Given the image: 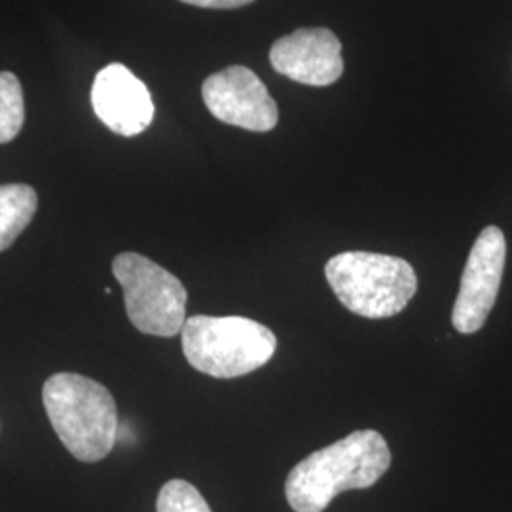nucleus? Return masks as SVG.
<instances>
[{
    "mask_svg": "<svg viewBox=\"0 0 512 512\" xmlns=\"http://www.w3.org/2000/svg\"><path fill=\"white\" fill-rule=\"evenodd\" d=\"M389 465L391 450L378 431H353L302 459L287 476L285 495L294 512H323L336 495L374 486Z\"/></svg>",
    "mask_w": 512,
    "mask_h": 512,
    "instance_id": "1",
    "label": "nucleus"
},
{
    "mask_svg": "<svg viewBox=\"0 0 512 512\" xmlns=\"http://www.w3.org/2000/svg\"><path fill=\"white\" fill-rule=\"evenodd\" d=\"M42 403L55 435L74 458L95 463L107 458L118 440V408L105 385L61 372L42 387Z\"/></svg>",
    "mask_w": 512,
    "mask_h": 512,
    "instance_id": "2",
    "label": "nucleus"
},
{
    "mask_svg": "<svg viewBox=\"0 0 512 512\" xmlns=\"http://www.w3.org/2000/svg\"><path fill=\"white\" fill-rule=\"evenodd\" d=\"M325 275L336 298L366 319L401 313L418 291V275L399 256L346 251L330 258Z\"/></svg>",
    "mask_w": 512,
    "mask_h": 512,
    "instance_id": "3",
    "label": "nucleus"
},
{
    "mask_svg": "<svg viewBox=\"0 0 512 512\" xmlns=\"http://www.w3.org/2000/svg\"><path fill=\"white\" fill-rule=\"evenodd\" d=\"M186 361L196 370L219 380L251 374L274 357V332L247 317L194 315L183 332Z\"/></svg>",
    "mask_w": 512,
    "mask_h": 512,
    "instance_id": "4",
    "label": "nucleus"
},
{
    "mask_svg": "<svg viewBox=\"0 0 512 512\" xmlns=\"http://www.w3.org/2000/svg\"><path fill=\"white\" fill-rule=\"evenodd\" d=\"M112 272L124 289L126 311L135 329L160 338L183 332L188 294L175 275L139 253L116 256Z\"/></svg>",
    "mask_w": 512,
    "mask_h": 512,
    "instance_id": "5",
    "label": "nucleus"
},
{
    "mask_svg": "<svg viewBox=\"0 0 512 512\" xmlns=\"http://www.w3.org/2000/svg\"><path fill=\"white\" fill-rule=\"evenodd\" d=\"M507 260V241L497 226H486L469 253L452 311V325L461 334H475L494 310Z\"/></svg>",
    "mask_w": 512,
    "mask_h": 512,
    "instance_id": "6",
    "label": "nucleus"
},
{
    "mask_svg": "<svg viewBox=\"0 0 512 512\" xmlns=\"http://www.w3.org/2000/svg\"><path fill=\"white\" fill-rule=\"evenodd\" d=\"M202 95L207 110L222 124L266 133L279 122L274 97L264 82L243 65H232L207 76Z\"/></svg>",
    "mask_w": 512,
    "mask_h": 512,
    "instance_id": "7",
    "label": "nucleus"
},
{
    "mask_svg": "<svg viewBox=\"0 0 512 512\" xmlns=\"http://www.w3.org/2000/svg\"><path fill=\"white\" fill-rule=\"evenodd\" d=\"M270 63L277 73L315 88L334 84L344 73L342 44L327 27H302L277 38Z\"/></svg>",
    "mask_w": 512,
    "mask_h": 512,
    "instance_id": "8",
    "label": "nucleus"
},
{
    "mask_svg": "<svg viewBox=\"0 0 512 512\" xmlns=\"http://www.w3.org/2000/svg\"><path fill=\"white\" fill-rule=\"evenodd\" d=\"M92 105L97 118L122 137L143 133L154 120V103L145 82L122 63H110L97 73Z\"/></svg>",
    "mask_w": 512,
    "mask_h": 512,
    "instance_id": "9",
    "label": "nucleus"
},
{
    "mask_svg": "<svg viewBox=\"0 0 512 512\" xmlns=\"http://www.w3.org/2000/svg\"><path fill=\"white\" fill-rule=\"evenodd\" d=\"M38 207L37 190L29 184H0V253L31 224Z\"/></svg>",
    "mask_w": 512,
    "mask_h": 512,
    "instance_id": "10",
    "label": "nucleus"
},
{
    "mask_svg": "<svg viewBox=\"0 0 512 512\" xmlns=\"http://www.w3.org/2000/svg\"><path fill=\"white\" fill-rule=\"evenodd\" d=\"M25 124V99L18 76L0 73V145L14 141Z\"/></svg>",
    "mask_w": 512,
    "mask_h": 512,
    "instance_id": "11",
    "label": "nucleus"
},
{
    "mask_svg": "<svg viewBox=\"0 0 512 512\" xmlns=\"http://www.w3.org/2000/svg\"><path fill=\"white\" fill-rule=\"evenodd\" d=\"M158 512H211L198 488L190 482L175 478L165 482L156 501Z\"/></svg>",
    "mask_w": 512,
    "mask_h": 512,
    "instance_id": "12",
    "label": "nucleus"
},
{
    "mask_svg": "<svg viewBox=\"0 0 512 512\" xmlns=\"http://www.w3.org/2000/svg\"><path fill=\"white\" fill-rule=\"evenodd\" d=\"M184 4H192L198 8H213V10H234V8H241L247 6L255 0H181Z\"/></svg>",
    "mask_w": 512,
    "mask_h": 512,
    "instance_id": "13",
    "label": "nucleus"
}]
</instances>
